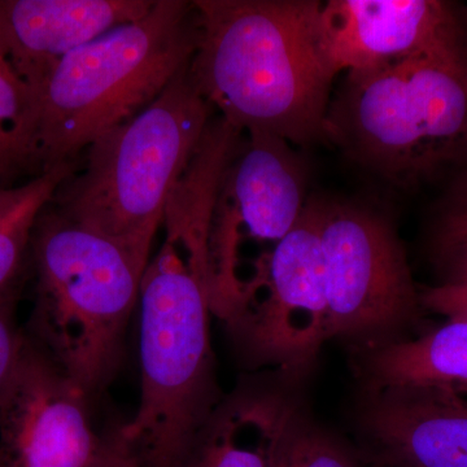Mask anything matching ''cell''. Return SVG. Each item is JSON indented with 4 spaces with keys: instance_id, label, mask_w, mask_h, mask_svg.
Listing matches in <instances>:
<instances>
[{
    "instance_id": "cell-1",
    "label": "cell",
    "mask_w": 467,
    "mask_h": 467,
    "mask_svg": "<svg viewBox=\"0 0 467 467\" xmlns=\"http://www.w3.org/2000/svg\"><path fill=\"white\" fill-rule=\"evenodd\" d=\"M317 0H193L189 70L221 119L288 143L327 140L334 77L317 46Z\"/></svg>"
},
{
    "instance_id": "cell-2",
    "label": "cell",
    "mask_w": 467,
    "mask_h": 467,
    "mask_svg": "<svg viewBox=\"0 0 467 467\" xmlns=\"http://www.w3.org/2000/svg\"><path fill=\"white\" fill-rule=\"evenodd\" d=\"M327 140L393 183L467 168L465 30L389 66L352 72L331 100Z\"/></svg>"
},
{
    "instance_id": "cell-3",
    "label": "cell",
    "mask_w": 467,
    "mask_h": 467,
    "mask_svg": "<svg viewBox=\"0 0 467 467\" xmlns=\"http://www.w3.org/2000/svg\"><path fill=\"white\" fill-rule=\"evenodd\" d=\"M140 303V400L121 431L140 467H178L223 400L207 254L165 239L144 270Z\"/></svg>"
},
{
    "instance_id": "cell-4",
    "label": "cell",
    "mask_w": 467,
    "mask_h": 467,
    "mask_svg": "<svg viewBox=\"0 0 467 467\" xmlns=\"http://www.w3.org/2000/svg\"><path fill=\"white\" fill-rule=\"evenodd\" d=\"M27 339L92 399L116 377L147 264L47 205L34 225Z\"/></svg>"
},
{
    "instance_id": "cell-5",
    "label": "cell",
    "mask_w": 467,
    "mask_h": 467,
    "mask_svg": "<svg viewBox=\"0 0 467 467\" xmlns=\"http://www.w3.org/2000/svg\"><path fill=\"white\" fill-rule=\"evenodd\" d=\"M213 115L187 66L150 106L82 152L50 207L149 264L169 195Z\"/></svg>"
},
{
    "instance_id": "cell-6",
    "label": "cell",
    "mask_w": 467,
    "mask_h": 467,
    "mask_svg": "<svg viewBox=\"0 0 467 467\" xmlns=\"http://www.w3.org/2000/svg\"><path fill=\"white\" fill-rule=\"evenodd\" d=\"M189 0H155L144 16L64 57L39 92L46 171L77 161L98 137L150 106L192 60Z\"/></svg>"
},
{
    "instance_id": "cell-7",
    "label": "cell",
    "mask_w": 467,
    "mask_h": 467,
    "mask_svg": "<svg viewBox=\"0 0 467 467\" xmlns=\"http://www.w3.org/2000/svg\"><path fill=\"white\" fill-rule=\"evenodd\" d=\"M244 134L223 174L209 232L211 309L220 319L308 202L306 169L290 143L264 131Z\"/></svg>"
},
{
    "instance_id": "cell-8",
    "label": "cell",
    "mask_w": 467,
    "mask_h": 467,
    "mask_svg": "<svg viewBox=\"0 0 467 467\" xmlns=\"http://www.w3.org/2000/svg\"><path fill=\"white\" fill-rule=\"evenodd\" d=\"M327 337L355 350L401 342L422 308L392 223L373 209L317 201Z\"/></svg>"
},
{
    "instance_id": "cell-9",
    "label": "cell",
    "mask_w": 467,
    "mask_h": 467,
    "mask_svg": "<svg viewBox=\"0 0 467 467\" xmlns=\"http://www.w3.org/2000/svg\"><path fill=\"white\" fill-rule=\"evenodd\" d=\"M327 319L317 201H308L223 322L245 365L300 376L328 339Z\"/></svg>"
},
{
    "instance_id": "cell-10",
    "label": "cell",
    "mask_w": 467,
    "mask_h": 467,
    "mask_svg": "<svg viewBox=\"0 0 467 467\" xmlns=\"http://www.w3.org/2000/svg\"><path fill=\"white\" fill-rule=\"evenodd\" d=\"M91 399L27 339L0 401V467H94Z\"/></svg>"
},
{
    "instance_id": "cell-11",
    "label": "cell",
    "mask_w": 467,
    "mask_h": 467,
    "mask_svg": "<svg viewBox=\"0 0 467 467\" xmlns=\"http://www.w3.org/2000/svg\"><path fill=\"white\" fill-rule=\"evenodd\" d=\"M463 30L453 5L441 0H328L317 46L335 78L398 63Z\"/></svg>"
},
{
    "instance_id": "cell-12",
    "label": "cell",
    "mask_w": 467,
    "mask_h": 467,
    "mask_svg": "<svg viewBox=\"0 0 467 467\" xmlns=\"http://www.w3.org/2000/svg\"><path fill=\"white\" fill-rule=\"evenodd\" d=\"M362 457L377 467H467V399L435 387L364 389Z\"/></svg>"
},
{
    "instance_id": "cell-13",
    "label": "cell",
    "mask_w": 467,
    "mask_h": 467,
    "mask_svg": "<svg viewBox=\"0 0 467 467\" xmlns=\"http://www.w3.org/2000/svg\"><path fill=\"white\" fill-rule=\"evenodd\" d=\"M155 0H0V48L39 98L70 52L144 16Z\"/></svg>"
},
{
    "instance_id": "cell-14",
    "label": "cell",
    "mask_w": 467,
    "mask_h": 467,
    "mask_svg": "<svg viewBox=\"0 0 467 467\" xmlns=\"http://www.w3.org/2000/svg\"><path fill=\"white\" fill-rule=\"evenodd\" d=\"M297 405L275 389H239L223 398L178 467H270Z\"/></svg>"
},
{
    "instance_id": "cell-15",
    "label": "cell",
    "mask_w": 467,
    "mask_h": 467,
    "mask_svg": "<svg viewBox=\"0 0 467 467\" xmlns=\"http://www.w3.org/2000/svg\"><path fill=\"white\" fill-rule=\"evenodd\" d=\"M355 352L364 389L435 387L467 399V322H448L418 339Z\"/></svg>"
},
{
    "instance_id": "cell-16",
    "label": "cell",
    "mask_w": 467,
    "mask_h": 467,
    "mask_svg": "<svg viewBox=\"0 0 467 467\" xmlns=\"http://www.w3.org/2000/svg\"><path fill=\"white\" fill-rule=\"evenodd\" d=\"M39 98L17 76L0 48V190L45 173Z\"/></svg>"
},
{
    "instance_id": "cell-17",
    "label": "cell",
    "mask_w": 467,
    "mask_h": 467,
    "mask_svg": "<svg viewBox=\"0 0 467 467\" xmlns=\"http://www.w3.org/2000/svg\"><path fill=\"white\" fill-rule=\"evenodd\" d=\"M77 167L78 160L64 162L26 183L0 190V303L16 297L36 218Z\"/></svg>"
},
{
    "instance_id": "cell-18",
    "label": "cell",
    "mask_w": 467,
    "mask_h": 467,
    "mask_svg": "<svg viewBox=\"0 0 467 467\" xmlns=\"http://www.w3.org/2000/svg\"><path fill=\"white\" fill-rule=\"evenodd\" d=\"M270 467H364V457L296 407L276 441Z\"/></svg>"
},
{
    "instance_id": "cell-19",
    "label": "cell",
    "mask_w": 467,
    "mask_h": 467,
    "mask_svg": "<svg viewBox=\"0 0 467 467\" xmlns=\"http://www.w3.org/2000/svg\"><path fill=\"white\" fill-rule=\"evenodd\" d=\"M467 241V168L459 175L444 202L436 234V250Z\"/></svg>"
},
{
    "instance_id": "cell-20",
    "label": "cell",
    "mask_w": 467,
    "mask_h": 467,
    "mask_svg": "<svg viewBox=\"0 0 467 467\" xmlns=\"http://www.w3.org/2000/svg\"><path fill=\"white\" fill-rule=\"evenodd\" d=\"M15 301L16 297L0 303V401L14 377L26 344V333L15 321Z\"/></svg>"
},
{
    "instance_id": "cell-21",
    "label": "cell",
    "mask_w": 467,
    "mask_h": 467,
    "mask_svg": "<svg viewBox=\"0 0 467 467\" xmlns=\"http://www.w3.org/2000/svg\"><path fill=\"white\" fill-rule=\"evenodd\" d=\"M422 308L444 316L448 322H467V284H442L420 292Z\"/></svg>"
},
{
    "instance_id": "cell-22",
    "label": "cell",
    "mask_w": 467,
    "mask_h": 467,
    "mask_svg": "<svg viewBox=\"0 0 467 467\" xmlns=\"http://www.w3.org/2000/svg\"><path fill=\"white\" fill-rule=\"evenodd\" d=\"M94 467H140L134 448L122 435L121 425L103 432V444Z\"/></svg>"
},
{
    "instance_id": "cell-23",
    "label": "cell",
    "mask_w": 467,
    "mask_h": 467,
    "mask_svg": "<svg viewBox=\"0 0 467 467\" xmlns=\"http://www.w3.org/2000/svg\"><path fill=\"white\" fill-rule=\"evenodd\" d=\"M445 272L444 284H467V241L438 252Z\"/></svg>"
}]
</instances>
